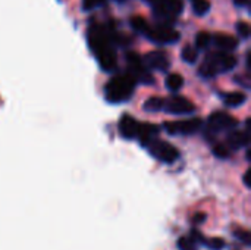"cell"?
<instances>
[{
	"instance_id": "7402d4cb",
	"label": "cell",
	"mask_w": 251,
	"mask_h": 250,
	"mask_svg": "<svg viewBox=\"0 0 251 250\" xmlns=\"http://www.w3.org/2000/svg\"><path fill=\"white\" fill-rule=\"evenodd\" d=\"M193 10L196 15L203 16L210 10V1L209 0H193Z\"/></svg>"
},
{
	"instance_id": "3957f363",
	"label": "cell",
	"mask_w": 251,
	"mask_h": 250,
	"mask_svg": "<svg viewBox=\"0 0 251 250\" xmlns=\"http://www.w3.org/2000/svg\"><path fill=\"white\" fill-rule=\"evenodd\" d=\"M135 80L129 74L116 75L104 85V97L110 103H122L131 99L135 90Z\"/></svg>"
},
{
	"instance_id": "ffe728a7",
	"label": "cell",
	"mask_w": 251,
	"mask_h": 250,
	"mask_svg": "<svg viewBox=\"0 0 251 250\" xmlns=\"http://www.w3.org/2000/svg\"><path fill=\"white\" fill-rule=\"evenodd\" d=\"M210 43H212V35H210L209 32L201 31V32L197 34V37H196V49H197V50H204V49H207V47L210 46Z\"/></svg>"
},
{
	"instance_id": "30bf717a",
	"label": "cell",
	"mask_w": 251,
	"mask_h": 250,
	"mask_svg": "<svg viewBox=\"0 0 251 250\" xmlns=\"http://www.w3.org/2000/svg\"><path fill=\"white\" fill-rule=\"evenodd\" d=\"M163 109L172 115H188L196 111V106L182 96H172L168 100H165Z\"/></svg>"
},
{
	"instance_id": "4fadbf2b",
	"label": "cell",
	"mask_w": 251,
	"mask_h": 250,
	"mask_svg": "<svg viewBox=\"0 0 251 250\" xmlns=\"http://www.w3.org/2000/svg\"><path fill=\"white\" fill-rule=\"evenodd\" d=\"M159 136V127L153 125V124H140L138 133H137V139L140 140V143L147 147L154 139H157Z\"/></svg>"
},
{
	"instance_id": "e0dca14e",
	"label": "cell",
	"mask_w": 251,
	"mask_h": 250,
	"mask_svg": "<svg viewBox=\"0 0 251 250\" xmlns=\"http://www.w3.org/2000/svg\"><path fill=\"white\" fill-rule=\"evenodd\" d=\"M163 108H165V99L157 97V96L147 99L144 103V111H147V112H160V111H163Z\"/></svg>"
},
{
	"instance_id": "83f0119b",
	"label": "cell",
	"mask_w": 251,
	"mask_h": 250,
	"mask_svg": "<svg viewBox=\"0 0 251 250\" xmlns=\"http://www.w3.org/2000/svg\"><path fill=\"white\" fill-rule=\"evenodd\" d=\"M249 175H250V171H247V172L244 174V184H246V187H247V189H250V181H249Z\"/></svg>"
},
{
	"instance_id": "ac0fdd59",
	"label": "cell",
	"mask_w": 251,
	"mask_h": 250,
	"mask_svg": "<svg viewBox=\"0 0 251 250\" xmlns=\"http://www.w3.org/2000/svg\"><path fill=\"white\" fill-rule=\"evenodd\" d=\"M184 85V78L179 74H169V77L166 78V87L171 91H178L181 90Z\"/></svg>"
},
{
	"instance_id": "484cf974",
	"label": "cell",
	"mask_w": 251,
	"mask_h": 250,
	"mask_svg": "<svg viewBox=\"0 0 251 250\" xmlns=\"http://www.w3.org/2000/svg\"><path fill=\"white\" fill-rule=\"evenodd\" d=\"M104 0H82V9L84 10H93L99 4H101Z\"/></svg>"
},
{
	"instance_id": "2e32d148",
	"label": "cell",
	"mask_w": 251,
	"mask_h": 250,
	"mask_svg": "<svg viewBox=\"0 0 251 250\" xmlns=\"http://www.w3.org/2000/svg\"><path fill=\"white\" fill-rule=\"evenodd\" d=\"M246 102H247V96L241 91H234V93H228L224 96V103L229 108H238L244 105Z\"/></svg>"
},
{
	"instance_id": "cb8c5ba5",
	"label": "cell",
	"mask_w": 251,
	"mask_h": 250,
	"mask_svg": "<svg viewBox=\"0 0 251 250\" xmlns=\"http://www.w3.org/2000/svg\"><path fill=\"white\" fill-rule=\"evenodd\" d=\"M213 155L219 159H228L231 156V149L226 144H216L213 147Z\"/></svg>"
},
{
	"instance_id": "603a6c76",
	"label": "cell",
	"mask_w": 251,
	"mask_h": 250,
	"mask_svg": "<svg viewBox=\"0 0 251 250\" xmlns=\"http://www.w3.org/2000/svg\"><path fill=\"white\" fill-rule=\"evenodd\" d=\"M179 249L181 250H197V240L196 236L191 237H182L179 239Z\"/></svg>"
},
{
	"instance_id": "44dd1931",
	"label": "cell",
	"mask_w": 251,
	"mask_h": 250,
	"mask_svg": "<svg viewBox=\"0 0 251 250\" xmlns=\"http://www.w3.org/2000/svg\"><path fill=\"white\" fill-rule=\"evenodd\" d=\"M129 24H131V27L134 28V31H137V32H140V34H146V31L149 29V24L146 22V19L144 18H141V16H134V18H131L129 19Z\"/></svg>"
},
{
	"instance_id": "8fae6325",
	"label": "cell",
	"mask_w": 251,
	"mask_h": 250,
	"mask_svg": "<svg viewBox=\"0 0 251 250\" xmlns=\"http://www.w3.org/2000/svg\"><path fill=\"white\" fill-rule=\"evenodd\" d=\"M143 62L147 68L159 71V72H166L171 66V60H169L168 55L165 52H160V50L149 52L146 55V57L143 59Z\"/></svg>"
},
{
	"instance_id": "7c38bea8",
	"label": "cell",
	"mask_w": 251,
	"mask_h": 250,
	"mask_svg": "<svg viewBox=\"0 0 251 250\" xmlns=\"http://www.w3.org/2000/svg\"><path fill=\"white\" fill-rule=\"evenodd\" d=\"M138 128H140V122L135 118H132L128 113H125V115L121 116V121H119V134L124 139H126V140L137 139Z\"/></svg>"
},
{
	"instance_id": "9c48e42d",
	"label": "cell",
	"mask_w": 251,
	"mask_h": 250,
	"mask_svg": "<svg viewBox=\"0 0 251 250\" xmlns=\"http://www.w3.org/2000/svg\"><path fill=\"white\" fill-rule=\"evenodd\" d=\"M238 125V121L226 112H215L207 119V130L213 134L222 131H231Z\"/></svg>"
},
{
	"instance_id": "5bb4252c",
	"label": "cell",
	"mask_w": 251,
	"mask_h": 250,
	"mask_svg": "<svg viewBox=\"0 0 251 250\" xmlns=\"http://www.w3.org/2000/svg\"><path fill=\"white\" fill-rule=\"evenodd\" d=\"M250 134L249 131H231L226 137V146L231 150H238L249 146Z\"/></svg>"
},
{
	"instance_id": "6da1fadb",
	"label": "cell",
	"mask_w": 251,
	"mask_h": 250,
	"mask_svg": "<svg viewBox=\"0 0 251 250\" xmlns=\"http://www.w3.org/2000/svg\"><path fill=\"white\" fill-rule=\"evenodd\" d=\"M121 35L113 27H101L93 24L88 29V44L97 57L103 71H113L116 68V53L113 46L121 44Z\"/></svg>"
},
{
	"instance_id": "277c9868",
	"label": "cell",
	"mask_w": 251,
	"mask_h": 250,
	"mask_svg": "<svg viewBox=\"0 0 251 250\" xmlns=\"http://www.w3.org/2000/svg\"><path fill=\"white\" fill-rule=\"evenodd\" d=\"M126 62H128V74L135 80V83H144V84H153L154 83L153 75L149 72L143 59L137 53L128 52L126 53Z\"/></svg>"
},
{
	"instance_id": "d6986e66",
	"label": "cell",
	"mask_w": 251,
	"mask_h": 250,
	"mask_svg": "<svg viewBox=\"0 0 251 250\" xmlns=\"http://www.w3.org/2000/svg\"><path fill=\"white\" fill-rule=\"evenodd\" d=\"M181 57L184 62L187 63H196L197 57H199V50L196 49V46H185L182 49V53H181Z\"/></svg>"
},
{
	"instance_id": "ba28073f",
	"label": "cell",
	"mask_w": 251,
	"mask_h": 250,
	"mask_svg": "<svg viewBox=\"0 0 251 250\" xmlns=\"http://www.w3.org/2000/svg\"><path fill=\"white\" fill-rule=\"evenodd\" d=\"M203 127V121L200 118H193V119H184V121H175V122H165L163 128L166 130V133L175 136V134H181V136H191L196 134L201 130Z\"/></svg>"
},
{
	"instance_id": "9a60e30c",
	"label": "cell",
	"mask_w": 251,
	"mask_h": 250,
	"mask_svg": "<svg viewBox=\"0 0 251 250\" xmlns=\"http://www.w3.org/2000/svg\"><path fill=\"white\" fill-rule=\"evenodd\" d=\"M212 41L215 43V46L219 49V50H222V52H234L237 47H238V40L235 38V37H232V35H229V34H222V32H219V34H216V35H213L212 37Z\"/></svg>"
},
{
	"instance_id": "8992f818",
	"label": "cell",
	"mask_w": 251,
	"mask_h": 250,
	"mask_svg": "<svg viewBox=\"0 0 251 250\" xmlns=\"http://www.w3.org/2000/svg\"><path fill=\"white\" fill-rule=\"evenodd\" d=\"M149 40L156 44H172L179 40V32L169 24H159L156 27H149L146 34Z\"/></svg>"
},
{
	"instance_id": "d4e9b609",
	"label": "cell",
	"mask_w": 251,
	"mask_h": 250,
	"mask_svg": "<svg viewBox=\"0 0 251 250\" xmlns=\"http://www.w3.org/2000/svg\"><path fill=\"white\" fill-rule=\"evenodd\" d=\"M237 32L243 40H249L250 37V27L247 22H238L237 24Z\"/></svg>"
},
{
	"instance_id": "7a4b0ae2",
	"label": "cell",
	"mask_w": 251,
	"mask_h": 250,
	"mask_svg": "<svg viewBox=\"0 0 251 250\" xmlns=\"http://www.w3.org/2000/svg\"><path fill=\"white\" fill-rule=\"evenodd\" d=\"M238 60L229 52H212L206 56L204 62L199 68V74L204 78H212L218 74H224L232 71L237 66Z\"/></svg>"
},
{
	"instance_id": "52a82bcc",
	"label": "cell",
	"mask_w": 251,
	"mask_h": 250,
	"mask_svg": "<svg viewBox=\"0 0 251 250\" xmlns=\"http://www.w3.org/2000/svg\"><path fill=\"white\" fill-rule=\"evenodd\" d=\"M153 6V10L157 16L169 21L182 13L184 3L182 0H146Z\"/></svg>"
},
{
	"instance_id": "5b68a950",
	"label": "cell",
	"mask_w": 251,
	"mask_h": 250,
	"mask_svg": "<svg viewBox=\"0 0 251 250\" xmlns=\"http://www.w3.org/2000/svg\"><path fill=\"white\" fill-rule=\"evenodd\" d=\"M147 149H149L150 155H151L154 159H157V161H160V162H163V164H174V162L178 161V158H179L178 149H176L175 146H172V144L163 141V140L154 139V140L147 146Z\"/></svg>"
},
{
	"instance_id": "4316f807",
	"label": "cell",
	"mask_w": 251,
	"mask_h": 250,
	"mask_svg": "<svg viewBox=\"0 0 251 250\" xmlns=\"http://www.w3.org/2000/svg\"><path fill=\"white\" fill-rule=\"evenodd\" d=\"M234 1L240 7H249L250 6V0H234Z\"/></svg>"
}]
</instances>
